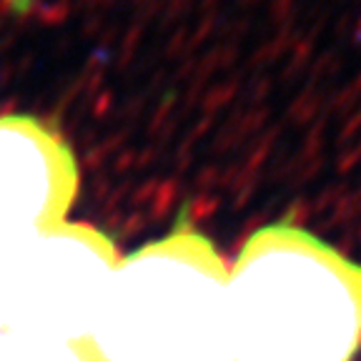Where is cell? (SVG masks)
<instances>
[{"label":"cell","mask_w":361,"mask_h":361,"mask_svg":"<svg viewBox=\"0 0 361 361\" xmlns=\"http://www.w3.org/2000/svg\"><path fill=\"white\" fill-rule=\"evenodd\" d=\"M233 361H354L361 349V264L299 226L248 236L228 269Z\"/></svg>","instance_id":"1"},{"label":"cell","mask_w":361,"mask_h":361,"mask_svg":"<svg viewBox=\"0 0 361 361\" xmlns=\"http://www.w3.org/2000/svg\"><path fill=\"white\" fill-rule=\"evenodd\" d=\"M85 349L93 361H233L228 269L214 243L180 219L118 259Z\"/></svg>","instance_id":"2"},{"label":"cell","mask_w":361,"mask_h":361,"mask_svg":"<svg viewBox=\"0 0 361 361\" xmlns=\"http://www.w3.org/2000/svg\"><path fill=\"white\" fill-rule=\"evenodd\" d=\"M118 259L93 226L63 221L28 238L8 281V334L85 346Z\"/></svg>","instance_id":"3"},{"label":"cell","mask_w":361,"mask_h":361,"mask_svg":"<svg viewBox=\"0 0 361 361\" xmlns=\"http://www.w3.org/2000/svg\"><path fill=\"white\" fill-rule=\"evenodd\" d=\"M78 193L73 151L51 126L0 118V246L63 224Z\"/></svg>","instance_id":"4"},{"label":"cell","mask_w":361,"mask_h":361,"mask_svg":"<svg viewBox=\"0 0 361 361\" xmlns=\"http://www.w3.org/2000/svg\"><path fill=\"white\" fill-rule=\"evenodd\" d=\"M0 361H93L85 346L63 344L51 338L3 334L0 336Z\"/></svg>","instance_id":"5"},{"label":"cell","mask_w":361,"mask_h":361,"mask_svg":"<svg viewBox=\"0 0 361 361\" xmlns=\"http://www.w3.org/2000/svg\"><path fill=\"white\" fill-rule=\"evenodd\" d=\"M35 236H38V233H35ZM25 241H28V238H23V241H16V243H3V246H0V336L8 334V281H11V269H13V261H16L18 248Z\"/></svg>","instance_id":"6"}]
</instances>
